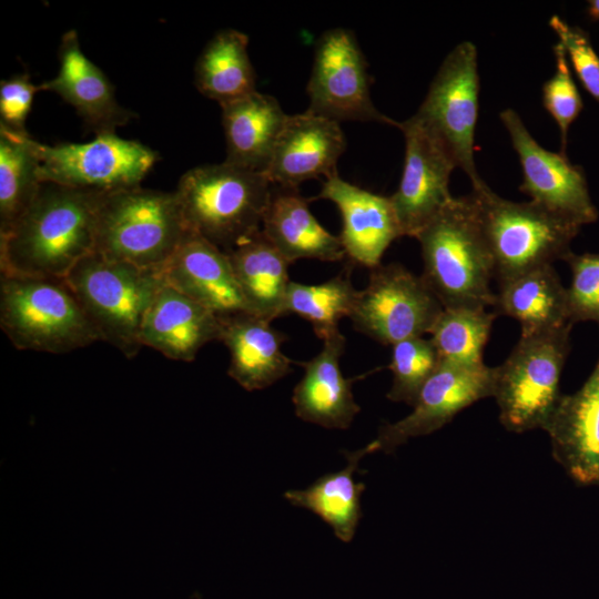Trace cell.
I'll list each match as a JSON object with an SVG mask.
<instances>
[{
	"label": "cell",
	"mask_w": 599,
	"mask_h": 599,
	"mask_svg": "<svg viewBox=\"0 0 599 599\" xmlns=\"http://www.w3.org/2000/svg\"><path fill=\"white\" fill-rule=\"evenodd\" d=\"M494 312L517 319L521 334L572 326L566 288L552 265L527 271L499 283Z\"/></svg>",
	"instance_id": "26"
},
{
	"label": "cell",
	"mask_w": 599,
	"mask_h": 599,
	"mask_svg": "<svg viewBox=\"0 0 599 599\" xmlns=\"http://www.w3.org/2000/svg\"><path fill=\"white\" fill-rule=\"evenodd\" d=\"M39 91H42L41 85L32 83L26 73L1 80L0 124L16 131H26L24 123Z\"/></svg>",
	"instance_id": "37"
},
{
	"label": "cell",
	"mask_w": 599,
	"mask_h": 599,
	"mask_svg": "<svg viewBox=\"0 0 599 599\" xmlns=\"http://www.w3.org/2000/svg\"><path fill=\"white\" fill-rule=\"evenodd\" d=\"M220 337V317L166 282L149 307L140 332L142 346L182 362H192L205 344Z\"/></svg>",
	"instance_id": "21"
},
{
	"label": "cell",
	"mask_w": 599,
	"mask_h": 599,
	"mask_svg": "<svg viewBox=\"0 0 599 599\" xmlns=\"http://www.w3.org/2000/svg\"><path fill=\"white\" fill-rule=\"evenodd\" d=\"M174 192L141 186L101 193L95 252L162 270L187 233Z\"/></svg>",
	"instance_id": "6"
},
{
	"label": "cell",
	"mask_w": 599,
	"mask_h": 599,
	"mask_svg": "<svg viewBox=\"0 0 599 599\" xmlns=\"http://www.w3.org/2000/svg\"><path fill=\"white\" fill-rule=\"evenodd\" d=\"M587 16L588 18L596 22L599 21V0H589L587 1Z\"/></svg>",
	"instance_id": "38"
},
{
	"label": "cell",
	"mask_w": 599,
	"mask_h": 599,
	"mask_svg": "<svg viewBox=\"0 0 599 599\" xmlns=\"http://www.w3.org/2000/svg\"><path fill=\"white\" fill-rule=\"evenodd\" d=\"M572 326L520 334L509 356L494 367L493 397L502 426L514 433L545 429L560 398V376Z\"/></svg>",
	"instance_id": "8"
},
{
	"label": "cell",
	"mask_w": 599,
	"mask_h": 599,
	"mask_svg": "<svg viewBox=\"0 0 599 599\" xmlns=\"http://www.w3.org/2000/svg\"><path fill=\"white\" fill-rule=\"evenodd\" d=\"M549 27L565 48L570 65L580 83L599 103V55L593 49L588 32L570 26L559 16H552Z\"/></svg>",
	"instance_id": "36"
},
{
	"label": "cell",
	"mask_w": 599,
	"mask_h": 599,
	"mask_svg": "<svg viewBox=\"0 0 599 599\" xmlns=\"http://www.w3.org/2000/svg\"><path fill=\"white\" fill-rule=\"evenodd\" d=\"M251 314L273 321L283 316L288 261L260 230L227 252Z\"/></svg>",
	"instance_id": "27"
},
{
	"label": "cell",
	"mask_w": 599,
	"mask_h": 599,
	"mask_svg": "<svg viewBox=\"0 0 599 599\" xmlns=\"http://www.w3.org/2000/svg\"><path fill=\"white\" fill-rule=\"evenodd\" d=\"M556 71L542 85V103L560 131L561 153L567 154L568 131L583 109L582 99L571 73L567 52L561 43L552 47Z\"/></svg>",
	"instance_id": "34"
},
{
	"label": "cell",
	"mask_w": 599,
	"mask_h": 599,
	"mask_svg": "<svg viewBox=\"0 0 599 599\" xmlns=\"http://www.w3.org/2000/svg\"><path fill=\"white\" fill-rule=\"evenodd\" d=\"M497 316L486 308H444L429 333L440 362L466 367L485 365L483 353Z\"/></svg>",
	"instance_id": "32"
},
{
	"label": "cell",
	"mask_w": 599,
	"mask_h": 599,
	"mask_svg": "<svg viewBox=\"0 0 599 599\" xmlns=\"http://www.w3.org/2000/svg\"><path fill=\"white\" fill-rule=\"evenodd\" d=\"M544 430L555 459L576 481L599 484V358L580 389L561 396Z\"/></svg>",
	"instance_id": "20"
},
{
	"label": "cell",
	"mask_w": 599,
	"mask_h": 599,
	"mask_svg": "<svg viewBox=\"0 0 599 599\" xmlns=\"http://www.w3.org/2000/svg\"><path fill=\"white\" fill-rule=\"evenodd\" d=\"M41 184L32 138L0 124V235L28 211Z\"/></svg>",
	"instance_id": "30"
},
{
	"label": "cell",
	"mask_w": 599,
	"mask_h": 599,
	"mask_svg": "<svg viewBox=\"0 0 599 599\" xmlns=\"http://www.w3.org/2000/svg\"><path fill=\"white\" fill-rule=\"evenodd\" d=\"M0 326L21 351L69 353L100 341L65 278H0Z\"/></svg>",
	"instance_id": "5"
},
{
	"label": "cell",
	"mask_w": 599,
	"mask_h": 599,
	"mask_svg": "<svg viewBox=\"0 0 599 599\" xmlns=\"http://www.w3.org/2000/svg\"><path fill=\"white\" fill-rule=\"evenodd\" d=\"M247 44L245 33L234 29L221 30L197 58L194 68L195 87L220 106L256 91V77Z\"/></svg>",
	"instance_id": "29"
},
{
	"label": "cell",
	"mask_w": 599,
	"mask_h": 599,
	"mask_svg": "<svg viewBox=\"0 0 599 599\" xmlns=\"http://www.w3.org/2000/svg\"><path fill=\"white\" fill-rule=\"evenodd\" d=\"M100 195L42 182L28 211L0 235L1 274L65 278L95 251Z\"/></svg>",
	"instance_id": "1"
},
{
	"label": "cell",
	"mask_w": 599,
	"mask_h": 599,
	"mask_svg": "<svg viewBox=\"0 0 599 599\" xmlns=\"http://www.w3.org/2000/svg\"><path fill=\"white\" fill-rule=\"evenodd\" d=\"M499 116L521 165L519 191L580 225L596 222L598 210L590 197L583 169L572 164L567 154L542 148L515 110L506 109Z\"/></svg>",
	"instance_id": "14"
},
{
	"label": "cell",
	"mask_w": 599,
	"mask_h": 599,
	"mask_svg": "<svg viewBox=\"0 0 599 599\" xmlns=\"http://www.w3.org/2000/svg\"><path fill=\"white\" fill-rule=\"evenodd\" d=\"M100 341L134 357L145 314L165 283L162 270L143 268L98 252L83 257L65 277Z\"/></svg>",
	"instance_id": "4"
},
{
	"label": "cell",
	"mask_w": 599,
	"mask_h": 599,
	"mask_svg": "<svg viewBox=\"0 0 599 599\" xmlns=\"http://www.w3.org/2000/svg\"><path fill=\"white\" fill-rule=\"evenodd\" d=\"M162 272L169 285L219 317L250 313L227 253L191 231Z\"/></svg>",
	"instance_id": "18"
},
{
	"label": "cell",
	"mask_w": 599,
	"mask_h": 599,
	"mask_svg": "<svg viewBox=\"0 0 599 599\" xmlns=\"http://www.w3.org/2000/svg\"><path fill=\"white\" fill-rule=\"evenodd\" d=\"M444 307L424 278L392 263L370 270L349 316L356 331L384 344L430 333Z\"/></svg>",
	"instance_id": "11"
},
{
	"label": "cell",
	"mask_w": 599,
	"mask_h": 599,
	"mask_svg": "<svg viewBox=\"0 0 599 599\" xmlns=\"http://www.w3.org/2000/svg\"><path fill=\"white\" fill-rule=\"evenodd\" d=\"M471 194L499 283L562 260L582 226L534 201L519 203L502 199L487 184Z\"/></svg>",
	"instance_id": "7"
},
{
	"label": "cell",
	"mask_w": 599,
	"mask_h": 599,
	"mask_svg": "<svg viewBox=\"0 0 599 599\" xmlns=\"http://www.w3.org/2000/svg\"><path fill=\"white\" fill-rule=\"evenodd\" d=\"M345 149L338 122L308 110L288 115L264 174L274 185L297 189L306 180L337 173Z\"/></svg>",
	"instance_id": "16"
},
{
	"label": "cell",
	"mask_w": 599,
	"mask_h": 599,
	"mask_svg": "<svg viewBox=\"0 0 599 599\" xmlns=\"http://www.w3.org/2000/svg\"><path fill=\"white\" fill-rule=\"evenodd\" d=\"M405 138L402 179L390 201L403 236L416 235L454 199L449 177L457 167L444 143L415 115L398 122Z\"/></svg>",
	"instance_id": "13"
},
{
	"label": "cell",
	"mask_w": 599,
	"mask_h": 599,
	"mask_svg": "<svg viewBox=\"0 0 599 599\" xmlns=\"http://www.w3.org/2000/svg\"><path fill=\"white\" fill-rule=\"evenodd\" d=\"M322 351L301 363L304 375L293 390L295 414L301 419L326 428L346 429L361 407L354 399L355 378L344 377L339 359L345 337L339 329L323 339Z\"/></svg>",
	"instance_id": "22"
},
{
	"label": "cell",
	"mask_w": 599,
	"mask_h": 599,
	"mask_svg": "<svg viewBox=\"0 0 599 599\" xmlns=\"http://www.w3.org/2000/svg\"><path fill=\"white\" fill-rule=\"evenodd\" d=\"M220 321V342L231 355L227 374L244 389H264L291 373L292 361L282 351L286 336L271 321L245 312Z\"/></svg>",
	"instance_id": "23"
},
{
	"label": "cell",
	"mask_w": 599,
	"mask_h": 599,
	"mask_svg": "<svg viewBox=\"0 0 599 599\" xmlns=\"http://www.w3.org/2000/svg\"><path fill=\"white\" fill-rule=\"evenodd\" d=\"M41 182L108 193L140 186L158 153L133 140L102 133L85 143L48 145L32 139Z\"/></svg>",
	"instance_id": "9"
},
{
	"label": "cell",
	"mask_w": 599,
	"mask_h": 599,
	"mask_svg": "<svg viewBox=\"0 0 599 599\" xmlns=\"http://www.w3.org/2000/svg\"><path fill=\"white\" fill-rule=\"evenodd\" d=\"M273 184L227 162L185 172L174 191L189 231L227 253L261 230Z\"/></svg>",
	"instance_id": "3"
},
{
	"label": "cell",
	"mask_w": 599,
	"mask_h": 599,
	"mask_svg": "<svg viewBox=\"0 0 599 599\" xmlns=\"http://www.w3.org/2000/svg\"><path fill=\"white\" fill-rule=\"evenodd\" d=\"M415 238L422 277L444 308L494 307L495 263L473 194L454 197Z\"/></svg>",
	"instance_id": "2"
},
{
	"label": "cell",
	"mask_w": 599,
	"mask_h": 599,
	"mask_svg": "<svg viewBox=\"0 0 599 599\" xmlns=\"http://www.w3.org/2000/svg\"><path fill=\"white\" fill-rule=\"evenodd\" d=\"M221 109L225 162L264 173L288 114L274 97L257 91Z\"/></svg>",
	"instance_id": "25"
},
{
	"label": "cell",
	"mask_w": 599,
	"mask_h": 599,
	"mask_svg": "<svg viewBox=\"0 0 599 599\" xmlns=\"http://www.w3.org/2000/svg\"><path fill=\"white\" fill-rule=\"evenodd\" d=\"M261 231L290 264L301 258L337 262L346 256L339 237L319 224L295 187L273 184Z\"/></svg>",
	"instance_id": "24"
},
{
	"label": "cell",
	"mask_w": 599,
	"mask_h": 599,
	"mask_svg": "<svg viewBox=\"0 0 599 599\" xmlns=\"http://www.w3.org/2000/svg\"><path fill=\"white\" fill-rule=\"evenodd\" d=\"M494 367H466L440 362L422 387L413 412L400 420L383 425L367 444L370 453H392L409 438L432 434L474 403L493 396Z\"/></svg>",
	"instance_id": "15"
},
{
	"label": "cell",
	"mask_w": 599,
	"mask_h": 599,
	"mask_svg": "<svg viewBox=\"0 0 599 599\" xmlns=\"http://www.w3.org/2000/svg\"><path fill=\"white\" fill-rule=\"evenodd\" d=\"M307 94L308 111L338 123L374 121L398 126L372 101L367 62L351 30L335 28L318 38Z\"/></svg>",
	"instance_id": "12"
},
{
	"label": "cell",
	"mask_w": 599,
	"mask_h": 599,
	"mask_svg": "<svg viewBox=\"0 0 599 599\" xmlns=\"http://www.w3.org/2000/svg\"><path fill=\"white\" fill-rule=\"evenodd\" d=\"M367 446L355 451H344L345 468L326 474L304 489L284 493V498L293 506L306 508L328 524L336 537L349 542L362 518L361 497L363 483L354 480V473L361 459L368 455Z\"/></svg>",
	"instance_id": "28"
},
{
	"label": "cell",
	"mask_w": 599,
	"mask_h": 599,
	"mask_svg": "<svg viewBox=\"0 0 599 599\" xmlns=\"http://www.w3.org/2000/svg\"><path fill=\"white\" fill-rule=\"evenodd\" d=\"M349 272L316 285L291 281L283 307V315L296 314L308 321L315 334L324 339L338 329L343 317H349L358 296Z\"/></svg>",
	"instance_id": "31"
},
{
	"label": "cell",
	"mask_w": 599,
	"mask_h": 599,
	"mask_svg": "<svg viewBox=\"0 0 599 599\" xmlns=\"http://www.w3.org/2000/svg\"><path fill=\"white\" fill-rule=\"evenodd\" d=\"M562 261L571 271V284L566 288L569 322L592 321L599 325V253L569 251Z\"/></svg>",
	"instance_id": "35"
},
{
	"label": "cell",
	"mask_w": 599,
	"mask_h": 599,
	"mask_svg": "<svg viewBox=\"0 0 599 599\" xmlns=\"http://www.w3.org/2000/svg\"><path fill=\"white\" fill-rule=\"evenodd\" d=\"M58 57V74L41 83V90L52 91L72 105L95 135L114 133L133 118L132 112L116 101L103 71L82 52L77 31L63 34Z\"/></svg>",
	"instance_id": "19"
},
{
	"label": "cell",
	"mask_w": 599,
	"mask_h": 599,
	"mask_svg": "<svg viewBox=\"0 0 599 599\" xmlns=\"http://www.w3.org/2000/svg\"><path fill=\"white\" fill-rule=\"evenodd\" d=\"M316 199L337 206L342 217L338 237L353 263L370 270L380 265L390 243L403 236L389 196L354 185L337 173L325 180Z\"/></svg>",
	"instance_id": "17"
},
{
	"label": "cell",
	"mask_w": 599,
	"mask_h": 599,
	"mask_svg": "<svg viewBox=\"0 0 599 599\" xmlns=\"http://www.w3.org/2000/svg\"><path fill=\"white\" fill-rule=\"evenodd\" d=\"M389 369L393 385L387 398L414 405L422 387L440 364L438 353L429 339L409 337L392 345Z\"/></svg>",
	"instance_id": "33"
},
{
	"label": "cell",
	"mask_w": 599,
	"mask_h": 599,
	"mask_svg": "<svg viewBox=\"0 0 599 599\" xmlns=\"http://www.w3.org/2000/svg\"><path fill=\"white\" fill-rule=\"evenodd\" d=\"M478 110L477 49L473 42L464 41L444 59L414 115L444 143L469 177L473 190L486 185L474 160Z\"/></svg>",
	"instance_id": "10"
}]
</instances>
